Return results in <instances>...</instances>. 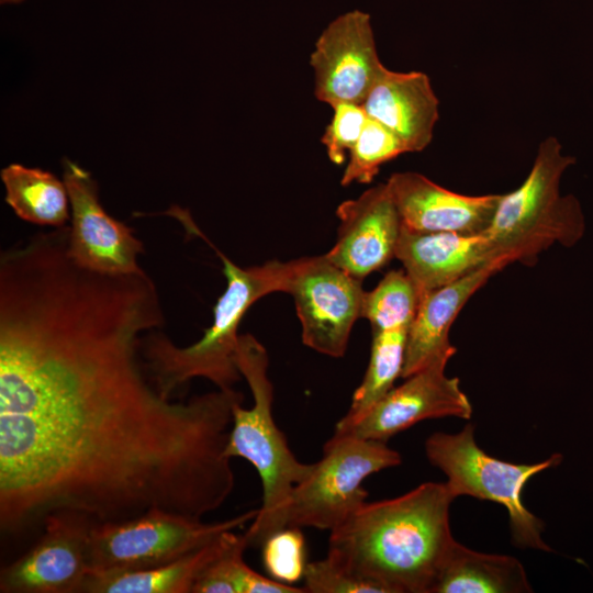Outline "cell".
Wrapping results in <instances>:
<instances>
[{"label": "cell", "mask_w": 593, "mask_h": 593, "mask_svg": "<svg viewBox=\"0 0 593 593\" xmlns=\"http://www.w3.org/2000/svg\"><path fill=\"white\" fill-rule=\"evenodd\" d=\"M165 316L153 279L76 265L63 231L0 255V529L70 511L201 519L232 494L235 389L164 398L138 360Z\"/></svg>", "instance_id": "1"}, {"label": "cell", "mask_w": 593, "mask_h": 593, "mask_svg": "<svg viewBox=\"0 0 593 593\" xmlns=\"http://www.w3.org/2000/svg\"><path fill=\"white\" fill-rule=\"evenodd\" d=\"M446 483L425 482L398 497L366 502L329 532L327 558L382 593H430L455 541Z\"/></svg>", "instance_id": "2"}, {"label": "cell", "mask_w": 593, "mask_h": 593, "mask_svg": "<svg viewBox=\"0 0 593 593\" xmlns=\"http://www.w3.org/2000/svg\"><path fill=\"white\" fill-rule=\"evenodd\" d=\"M161 215L177 220L188 234L208 243L221 258L226 288L213 309L212 325L203 336L187 347L177 346L159 328L147 332L141 340V355L157 391L167 399L182 395L192 379L203 378L220 390L234 389L243 377L236 363L238 326L248 309L273 292H286L292 260L267 261L242 268L221 253L200 231L190 212L171 205Z\"/></svg>", "instance_id": "3"}, {"label": "cell", "mask_w": 593, "mask_h": 593, "mask_svg": "<svg viewBox=\"0 0 593 593\" xmlns=\"http://www.w3.org/2000/svg\"><path fill=\"white\" fill-rule=\"evenodd\" d=\"M236 363L248 384L253 404L250 407H244L243 403L234 405L226 455L250 462L260 478L261 505L245 532L248 546L260 547L270 535L286 527L293 489L309 477L314 463L296 459L275 422L268 354L253 335H239Z\"/></svg>", "instance_id": "4"}, {"label": "cell", "mask_w": 593, "mask_h": 593, "mask_svg": "<svg viewBox=\"0 0 593 593\" xmlns=\"http://www.w3.org/2000/svg\"><path fill=\"white\" fill-rule=\"evenodd\" d=\"M574 164L557 137L539 144L528 176L517 189L502 194L483 233L496 258L530 266L550 246L572 247L581 240L585 233L581 204L560 191L564 171Z\"/></svg>", "instance_id": "5"}, {"label": "cell", "mask_w": 593, "mask_h": 593, "mask_svg": "<svg viewBox=\"0 0 593 593\" xmlns=\"http://www.w3.org/2000/svg\"><path fill=\"white\" fill-rule=\"evenodd\" d=\"M425 452L432 466L446 475L455 499L467 495L501 504L516 546L551 551L541 537L544 523L523 504L522 492L530 478L558 466L560 454L530 465L503 461L478 446L471 424L456 434L434 433L426 439Z\"/></svg>", "instance_id": "6"}, {"label": "cell", "mask_w": 593, "mask_h": 593, "mask_svg": "<svg viewBox=\"0 0 593 593\" xmlns=\"http://www.w3.org/2000/svg\"><path fill=\"white\" fill-rule=\"evenodd\" d=\"M401 462V455L385 441L333 434L309 477L293 489L286 527L332 532L367 502L362 482Z\"/></svg>", "instance_id": "7"}, {"label": "cell", "mask_w": 593, "mask_h": 593, "mask_svg": "<svg viewBox=\"0 0 593 593\" xmlns=\"http://www.w3.org/2000/svg\"><path fill=\"white\" fill-rule=\"evenodd\" d=\"M258 510L233 518L201 519L154 510L119 523H94L89 538L90 574L148 570L170 563L211 542L227 530L251 522Z\"/></svg>", "instance_id": "8"}, {"label": "cell", "mask_w": 593, "mask_h": 593, "mask_svg": "<svg viewBox=\"0 0 593 593\" xmlns=\"http://www.w3.org/2000/svg\"><path fill=\"white\" fill-rule=\"evenodd\" d=\"M286 292L293 298L303 344L320 354L343 357L353 326L362 314V280L326 255L303 257L292 260Z\"/></svg>", "instance_id": "9"}, {"label": "cell", "mask_w": 593, "mask_h": 593, "mask_svg": "<svg viewBox=\"0 0 593 593\" xmlns=\"http://www.w3.org/2000/svg\"><path fill=\"white\" fill-rule=\"evenodd\" d=\"M63 180L70 201L67 253L71 260L102 275H142L138 264L144 245L125 223L107 213L92 175L64 158Z\"/></svg>", "instance_id": "10"}, {"label": "cell", "mask_w": 593, "mask_h": 593, "mask_svg": "<svg viewBox=\"0 0 593 593\" xmlns=\"http://www.w3.org/2000/svg\"><path fill=\"white\" fill-rule=\"evenodd\" d=\"M310 65L320 102L362 104L387 68L378 55L370 14L356 9L331 21L316 38Z\"/></svg>", "instance_id": "11"}, {"label": "cell", "mask_w": 593, "mask_h": 593, "mask_svg": "<svg viewBox=\"0 0 593 593\" xmlns=\"http://www.w3.org/2000/svg\"><path fill=\"white\" fill-rule=\"evenodd\" d=\"M94 523L70 511L46 516L37 544L1 570L0 592L81 593L90 574L89 538Z\"/></svg>", "instance_id": "12"}, {"label": "cell", "mask_w": 593, "mask_h": 593, "mask_svg": "<svg viewBox=\"0 0 593 593\" xmlns=\"http://www.w3.org/2000/svg\"><path fill=\"white\" fill-rule=\"evenodd\" d=\"M449 359H438L393 387L354 423L336 425L334 434L385 441L409 427L447 416L469 419L472 405L456 377L446 376Z\"/></svg>", "instance_id": "13"}, {"label": "cell", "mask_w": 593, "mask_h": 593, "mask_svg": "<svg viewBox=\"0 0 593 593\" xmlns=\"http://www.w3.org/2000/svg\"><path fill=\"white\" fill-rule=\"evenodd\" d=\"M337 239L326 257L357 279L377 271L395 257L402 222L387 182L342 202Z\"/></svg>", "instance_id": "14"}, {"label": "cell", "mask_w": 593, "mask_h": 593, "mask_svg": "<svg viewBox=\"0 0 593 593\" xmlns=\"http://www.w3.org/2000/svg\"><path fill=\"white\" fill-rule=\"evenodd\" d=\"M387 184L402 225L416 232L482 234L502 197L457 193L415 171L394 172Z\"/></svg>", "instance_id": "15"}, {"label": "cell", "mask_w": 593, "mask_h": 593, "mask_svg": "<svg viewBox=\"0 0 593 593\" xmlns=\"http://www.w3.org/2000/svg\"><path fill=\"white\" fill-rule=\"evenodd\" d=\"M361 105L368 118L392 132L407 153L422 152L430 144L439 119V100L425 72L385 68Z\"/></svg>", "instance_id": "16"}, {"label": "cell", "mask_w": 593, "mask_h": 593, "mask_svg": "<svg viewBox=\"0 0 593 593\" xmlns=\"http://www.w3.org/2000/svg\"><path fill=\"white\" fill-rule=\"evenodd\" d=\"M507 265L505 259L492 260L457 281L422 294L407 331L402 378L457 353L449 342L452 323L471 296Z\"/></svg>", "instance_id": "17"}, {"label": "cell", "mask_w": 593, "mask_h": 593, "mask_svg": "<svg viewBox=\"0 0 593 593\" xmlns=\"http://www.w3.org/2000/svg\"><path fill=\"white\" fill-rule=\"evenodd\" d=\"M395 258L401 261L421 294L457 281L483 265L500 259L483 233L416 232L403 225Z\"/></svg>", "instance_id": "18"}, {"label": "cell", "mask_w": 593, "mask_h": 593, "mask_svg": "<svg viewBox=\"0 0 593 593\" xmlns=\"http://www.w3.org/2000/svg\"><path fill=\"white\" fill-rule=\"evenodd\" d=\"M533 592L521 561L512 556L484 553L454 541L430 593Z\"/></svg>", "instance_id": "19"}, {"label": "cell", "mask_w": 593, "mask_h": 593, "mask_svg": "<svg viewBox=\"0 0 593 593\" xmlns=\"http://www.w3.org/2000/svg\"><path fill=\"white\" fill-rule=\"evenodd\" d=\"M231 532H224L198 550L157 568L89 574L81 593H192L198 579L226 547Z\"/></svg>", "instance_id": "20"}, {"label": "cell", "mask_w": 593, "mask_h": 593, "mask_svg": "<svg viewBox=\"0 0 593 593\" xmlns=\"http://www.w3.org/2000/svg\"><path fill=\"white\" fill-rule=\"evenodd\" d=\"M0 177L4 200L21 220L52 227L70 221L66 184L51 171L13 163L2 168Z\"/></svg>", "instance_id": "21"}, {"label": "cell", "mask_w": 593, "mask_h": 593, "mask_svg": "<svg viewBox=\"0 0 593 593\" xmlns=\"http://www.w3.org/2000/svg\"><path fill=\"white\" fill-rule=\"evenodd\" d=\"M409 328L372 332L370 359L347 413L336 425H347L365 415L402 377Z\"/></svg>", "instance_id": "22"}, {"label": "cell", "mask_w": 593, "mask_h": 593, "mask_svg": "<svg viewBox=\"0 0 593 593\" xmlns=\"http://www.w3.org/2000/svg\"><path fill=\"white\" fill-rule=\"evenodd\" d=\"M421 296L404 269L388 271L373 290L366 291L361 317L369 321L372 332L409 328Z\"/></svg>", "instance_id": "23"}, {"label": "cell", "mask_w": 593, "mask_h": 593, "mask_svg": "<svg viewBox=\"0 0 593 593\" xmlns=\"http://www.w3.org/2000/svg\"><path fill=\"white\" fill-rule=\"evenodd\" d=\"M405 153V147L392 132L368 118L358 141L348 154L340 183H369L382 165Z\"/></svg>", "instance_id": "24"}, {"label": "cell", "mask_w": 593, "mask_h": 593, "mask_svg": "<svg viewBox=\"0 0 593 593\" xmlns=\"http://www.w3.org/2000/svg\"><path fill=\"white\" fill-rule=\"evenodd\" d=\"M260 548L264 568L272 580L292 585L303 579L307 561L301 528H281L270 535Z\"/></svg>", "instance_id": "25"}, {"label": "cell", "mask_w": 593, "mask_h": 593, "mask_svg": "<svg viewBox=\"0 0 593 593\" xmlns=\"http://www.w3.org/2000/svg\"><path fill=\"white\" fill-rule=\"evenodd\" d=\"M333 108V118L326 126L321 142L328 159L335 165H342L350 149L358 141L368 115L361 104L340 103Z\"/></svg>", "instance_id": "26"}, {"label": "cell", "mask_w": 593, "mask_h": 593, "mask_svg": "<svg viewBox=\"0 0 593 593\" xmlns=\"http://www.w3.org/2000/svg\"><path fill=\"white\" fill-rule=\"evenodd\" d=\"M303 580L305 593H382L376 584L347 572L327 557L307 562Z\"/></svg>", "instance_id": "27"}, {"label": "cell", "mask_w": 593, "mask_h": 593, "mask_svg": "<svg viewBox=\"0 0 593 593\" xmlns=\"http://www.w3.org/2000/svg\"><path fill=\"white\" fill-rule=\"evenodd\" d=\"M25 0H0L1 4L8 5V4H20L24 2Z\"/></svg>", "instance_id": "28"}]
</instances>
